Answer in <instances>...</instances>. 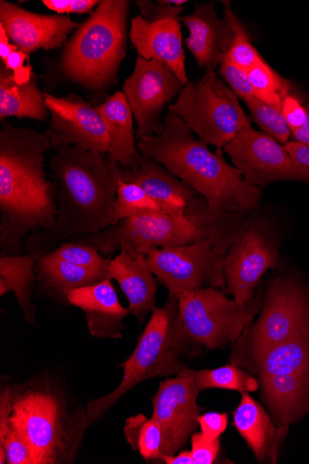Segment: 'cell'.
<instances>
[{"label":"cell","mask_w":309,"mask_h":464,"mask_svg":"<svg viewBox=\"0 0 309 464\" xmlns=\"http://www.w3.org/2000/svg\"><path fill=\"white\" fill-rule=\"evenodd\" d=\"M51 148L47 133L10 123L0 131L2 256H19L29 233L52 232L56 224L57 188L45 172V154Z\"/></svg>","instance_id":"obj_1"},{"label":"cell","mask_w":309,"mask_h":464,"mask_svg":"<svg viewBox=\"0 0 309 464\" xmlns=\"http://www.w3.org/2000/svg\"><path fill=\"white\" fill-rule=\"evenodd\" d=\"M163 123L161 135L139 138L141 155L163 165L202 196L213 212L245 216L257 208L261 191L226 160L223 150L213 153L178 116L168 112Z\"/></svg>","instance_id":"obj_2"},{"label":"cell","mask_w":309,"mask_h":464,"mask_svg":"<svg viewBox=\"0 0 309 464\" xmlns=\"http://www.w3.org/2000/svg\"><path fill=\"white\" fill-rule=\"evenodd\" d=\"M50 166L58 184V217L51 232L56 239L91 236L112 226L123 168L111 153L63 146Z\"/></svg>","instance_id":"obj_3"},{"label":"cell","mask_w":309,"mask_h":464,"mask_svg":"<svg viewBox=\"0 0 309 464\" xmlns=\"http://www.w3.org/2000/svg\"><path fill=\"white\" fill-rule=\"evenodd\" d=\"M244 216L213 212L204 202L184 217L161 213L130 218L94 235L77 236L72 240L92 246L104 255L120 250L123 244L147 256L151 250L214 240L228 249L246 220Z\"/></svg>","instance_id":"obj_4"},{"label":"cell","mask_w":309,"mask_h":464,"mask_svg":"<svg viewBox=\"0 0 309 464\" xmlns=\"http://www.w3.org/2000/svg\"><path fill=\"white\" fill-rule=\"evenodd\" d=\"M10 423L28 441L36 464L71 463L92 420L54 383L30 382L14 389Z\"/></svg>","instance_id":"obj_5"},{"label":"cell","mask_w":309,"mask_h":464,"mask_svg":"<svg viewBox=\"0 0 309 464\" xmlns=\"http://www.w3.org/2000/svg\"><path fill=\"white\" fill-rule=\"evenodd\" d=\"M131 355L119 366L123 369L121 384L110 394L87 404L86 412L95 423L123 396L149 379L176 376L189 368L185 359L197 355L201 346L188 334L178 297L170 296L155 308Z\"/></svg>","instance_id":"obj_6"},{"label":"cell","mask_w":309,"mask_h":464,"mask_svg":"<svg viewBox=\"0 0 309 464\" xmlns=\"http://www.w3.org/2000/svg\"><path fill=\"white\" fill-rule=\"evenodd\" d=\"M127 0H103L80 24L60 61L63 75L80 86L101 92L117 82L125 57Z\"/></svg>","instance_id":"obj_7"},{"label":"cell","mask_w":309,"mask_h":464,"mask_svg":"<svg viewBox=\"0 0 309 464\" xmlns=\"http://www.w3.org/2000/svg\"><path fill=\"white\" fill-rule=\"evenodd\" d=\"M259 382V397L277 427L309 412V326L245 368Z\"/></svg>","instance_id":"obj_8"},{"label":"cell","mask_w":309,"mask_h":464,"mask_svg":"<svg viewBox=\"0 0 309 464\" xmlns=\"http://www.w3.org/2000/svg\"><path fill=\"white\" fill-rule=\"evenodd\" d=\"M261 297L259 317L232 346L230 363L244 369L309 326V290L295 278L279 276Z\"/></svg>","instance_id":"obj_9"},{"label":"cell","mask_w":309,"mask_h":464,"mask_svg":"<svg viewBox=\"0 0 309 464\" xmlns=\"http://www.w3.org/2000/svg\"><path fill=\"white\" fill-rule=\"evenodd\" d=\"M168 108L169 113L185 121L202 142L219 150L251 126L238 97L213 70L189 82Z\"/></svg>","instance_id":"obj_10"},{"label":"cell","mask_w":309,"mask_h":464,"mask_svg":"<svg viewBox=\"0 0 309 464\" xmlns=\"http://www.w3.org/2000/svg\"><path fill=\"white\" fill-rule=\"evenodd\" d=\"M181 318L191 339L207 350L234 345L261 308V293L245 304L231 301L216 287L180 295Z\"/></svg>","instance_id":"obj_11"},{"label":"cell","mask_w":309,"mask_h":464,"mask_svg":"<svg viewBox=\"0 0 309 464\" xmlns=\"http://www.w3.org/2000/svg\"><path fill=\"white\" fill-rule=\"evenodd\" d=\"M228 248L214 240L158 248L147 255L154 276L168 289L169 295H180L206 287L227 289L225 258Z\"/></svg>","instance_id":"obj_12"},{"label":"cell","mask_w":309,"mask_h":464,"mask_svg":"<svg viewBox=\"0 0 309 464\" xmlns=\"http://www.w3.org/2000/svg\"><path fill=\"white\" fill-rule=\"evenodd\" d=\"M279 259V239L273 227L257 218L246 220L225 258V293L239 304L250 301L262 277Z\"/></svg>","instance_id":"obj_13"},{"label":"cell","mask_w":309,"mask_h":464,"mask_svg":"<svg viewBox=\"0 0 309 464\" xmlns=\"http://www.w3.org/2000/svg\"><path fill=\"white\" fill-rule=\"evenodd\" d=\"M184 88L181 80L166 64L139 56L134 72L122 87L138 122L139 138L162 134L164 109Z\"/></svg>","instance_id":"obj_14"},{"label":"cell","mask_w":309,"mask_h":464,"mask_svg":"<svg viewBox=\"0 0 309 464\" xmlns=\"http://www.w3.org/2000/svg\"><path fill=\"white\" fill-rule=\"evenodd\" d=\"M199 393L195 371L190 368L159 383L157 394L152 397L151 418L158 421L161 430L162 454L178 453L199 427Z\"/></svg>","instance_id":"obj_15"},{"label":"cell","mask_w":309,"mask_h":464,"mask_svg":"<svg viewBox=\"0 0 309 464\" xmlns=\"http://www.w3.org/2000/svg\"><path fill=\"white\" fill-rule=\"evenodd\" d=\"M45 99L52 116L46 133L53 148L73 146L113 155L111 137L96 107L75 95L57 98L45 93Z\"/></svg>","instance_id":"obj_16"},{"label":"cell","mask_w":309,"mask_h":464,"mask_svg":"<svg viewBox=\"0 0 309 464\" xmlns=\"http://www.w3.org/2000/svg\"><path fill=\"white\" fill-rule=\"evenodd\" d=\"M244 179L254 187L283 180H297L292 159L285 145L250 128L242 130L225 147Z\"/></svg>","instance_id":"obj_17"},{"label":"cell","mask_w":309,"mask_h":464,"mask_svg":"<svg viewBox=\"0 0 309 464\" xmlns=\"http://www.w3.org/2000/svg\"><path fill=\"white\" fill-rule=\"evenodd\" d=\"M225 16L219 18L212 4L197 5L195 13L181 17L189 31L187 48L200 69L215 70L227 56L236 37L237 15L230 2H224Z\"/></svg>","instance_id":"obj_18"},{"label":"cell","mask_w":309,"mask_h":464,"mask_svg":"<svg viewBox=\"0 0 309 464\" xmlns=\"http://www.w3.org/2000/svg\"><path fill=\"white\" fill-rule=\"evenodd\" d=\"M0 26L5 29L13 44L30 55L38 50L61 48L79 24L65 15L38 14L2 0Z\"/></svg>","instance_id":"obj_19"},{"label":"cell","mask_w":309,"mask_h":464,"mask_svg":"<svg viewBox=\"0 0 309 464\" xmlns=\"http://www.w3.org/2000/svg\"><path fill=\"white\" fill-rule=\"evenodd\" d=\"M121 180L140 186L163 214L173 217H184L206 200L163 165L143 155L135 166L123 169Z\"/></svg>","instance_id":"obj_20"},{"label":"cell","mask_w":309,"mask_h":464,"mask_svg":"<svg viewBox=\"0 0 309 464\" xmlns=\"http://www.w3.org/2000/svg\"><path fill=\"white\" fill-rule=\"evenodd\" d=\"M130 37L140 57L166 64L188 86L180 20L150 23L137 16L131 21Z\"/></svg>","instance_id":"obj_21"},{"label":"cell","mask_w":309,"mask_h":464,"mask_svg":"<svg viewBox=\"0 0 309 464\" xmlns=\"http://www.w3.org/2000/svg\"><path fill=\"white\" fill-rule=\"evenodd\" d=\"M68 304L83 312L88 331L97 339L117 340L122 336L123 322L130 312L121 304L111 279L72 290Z\"/></svg>","instance_id":"obj_22"},{"label":"cell","mask_w":309,"mask_h":464,"mask_svg":"<svg viewBox=\"0 0 309 464\" xmlns=\"http://www.w3.org/2000/svg\"><path fill=\"white\" fill-rule=\"evenodd\" d=\"M119 251V255L110 261L109 278L119 283L128 300L130 312L142 324L156 308V276L147 256L128 244H123Z\"/></svg>","instance_id":"obj_23"},{"label":"cell","mask_w":309,"mask_h":464,"mask_svg":"<svg viewBox=\"0 0 309 464\" xmlns=\"http://www.w3.org/2000/svg\"><path fill=\"white\" fill-rule=\"evenodd\" d=\"M234 427L258 462L277 463L280 445L288 428L277 427L269 412L248 393L242 394L234 411Z\"/></svg>","instance_id":"obj_24"},{"label":"cell","mask_w":309,"mask_h":464,"mask_svg":"<svg viewBox=\"0 0 309 464\" xmlns=\"http://www.w3.org/2000/svg\"><path fill=\"white\" fill-rule=\"evenodd\" d=\"M112 143L113 155L123 169L135 166L141 156L136 145L134 120L123 92H116L96 107Z\"/></svg>","instance_id":"obj_25"},{"label":"cell","mask_w":309,"mask_h":464,"mask_svg":"<svg viewBox=\"0 0 309 464\" xmlns=\"http://www.w3.org/2000/svg\"><path fill=\"white\" fill-rule=\"evenodd\" d=\"M35 274L40 287L57 301L68 304V294L74 289L96 285L107 278L58 257L53 251L39 256Z\"/></svg>","instance_id":"obj_26"},{"label":"cell","mask_w":309,"mask_h":464,"mask_svg":"<svg viewBox=\"0 0 309 464\" xmlns=\"http://www.w3.org/2000/svg\"><path fill=\"white\" fill-rule=\"evenodd\" d=\"M49 113L45 93L38 89L35 74L29 82L19 84L13 72L4 63L0 64V119L17 117L46 121Z\"/></svg>","instance_id":"obj_27"},{"label":"cell","mask_w":309,"mask_h":464,"mask_svg":"<svg viewBox=\"0 0 309 464\" xmlns=\"http://www.w3.org/2000/svg\"><path fill=\"white\" fill-rule=\"evenodd\" d=\"M39 252L27 256H2L0 257V278H3L14 292L24 319L35 324L36 308L32 302L35 282V265Z\"/></svg>","instance_id":"obj_28"},{"label":"cell","mask_w":309,"mask_h":464,"mask_svg":"<svg viewBox=\"0 0 309 464\" xmlns=\"http://www.w3.org/2000/svg\"><path fill=\"white\" fill-rule=\"evenodd\" d=\"M195 376L200 392L205 390L220 389L245 394L259 390V382L253 374L230 362L216 369L195 371Z\"/></svg>","instance_id":"obj_29"},{"label":"cell","mask_w":309,"mask_h":464,"mask_svg":"<svg viewBox=\"0 0 309 464\" xmlns=\"http://www.w3.org/2000/svg\"><path fill=\"white\" fill-rule=\"evenodd\" d=\"M247 75L256 97L282 111L283 101L291 92L289 81L263 59L247 71Z\"/></svg>","instance_id":"obj_30"},{"label":"cell","mask_w":309,"mask_h":464,"mask_svg":"<svg viewBox=\"0 0 309 464\" xmlns=\"http://www.w3.org/2000/svg\"><path fill=\"white\" fill-rule=\"evenodd\" d=\"M155 213L163 214L159 205L143 188L120 180L112 226L130 218Z\"/></svg>","instance_id":"obj_31"},{"label":"cell","mask_w":309,"mask_h":464,"mask_svg":"<svg viewBox=\"0 0 309 464\" xmlns=\"http://www.w3.org/2000/svg\"><path fill=\"white\" fill-rule=\"evenodd\" d=\"M255 121L265 133L282 144L289 142L292 135L282 111L253 97L245 101Z\"/></svg>","instance_id":"obj_32"},{"label":"cell","mask_w":309,"mask_h":464,"mask_svg":"<svg viewBox=\"0 0 309 464\" xmlns=\"http://www.w3.org/2000/svg\"><path fill=\"white\" fill-rule=\"evenodd\" d=\"M53 252L66 262L109 278L110 261L104 259L100 251L92 246L71 241L63 243Z\"/></svg>","instance_id":"obj_33"},{"label":"cell","mask_w":309,"mask_h":464,"mask_svg":"<svg viewBox=\"0 0 309 464\" xmlns=\"http://www.w3.org/2000/svg\"><path fill=\"white\" fill-rule=\"evenodd\" d=\"M235 26L236 37L227 58L237 66L247 72L261 61L262 57L251 44L248 33L238 18L236 20Z\"/></svg>","instance_id":"obj_34"},{"label":"cell","mask_w":309,"mask_h":464,"mask_svg":"<svg viewBox=\"0 0 309 464\" xmlns=\"http://www.w3.org/2000/svg\"><path fill=\"white\" fill-rule=\"evenodd\" d=\"M0 446L4 447L9 464H36L34 451L26 439L11 425L5 438L0 439Z\"/></svg>","instance_id":"obj_35"},{"label":"cell","mask_w":309,"mask_h":464,"mask_svg":"<svg viewBox=\"0 0 309 464\" xmlns=\"http://www.w3.org/2000/svg\"><path fill=\"white\" fill-rule=\"evenodd\" d=\"M218 72L223 75L230 89L238 98L245 102L256 97L247 72L234 64L227 57L220 63Z\"/></svg>","instance_id":"obj_36"},{"label":"cell","mask_w":309,"mask_h":464,"mask_svg":"<svg viewBox=\"0 0 309 464\" xmlns=\"http://www.w3.org/2000/svg\"><path fill=\"white\" fill-rule=\"evenodd\" d=\"M162 448V433L158 421L149 419L140 433L139 450L146 460L159 459Z\"/></svg>","instance_id":"obj_37"},{"label":"cell","mask_w":309,"mask_h":464,"mask_svg":"<svg viewBox=\"0 0 309 464\" xmlns=\"http://www.w3.org/2000/svg\"><path fill=\"white\" fill-rule=\"evenodd\" d=\"M191 453L195 464H212L216 460L219 450V439L209 440L201 432L193 433L191 436Z\"/></svg>","instance_id":"obj_38"},{"label":"cell","mask_w":309,"mask_h":464,"mask_svg":"<svg viewBox=\"0 0 309 464\" xmlns=\"http://www.w3.org/2000/svg\"><path fill=\"white\" fill-rule=\"evenodd\" d=\"M137 5L141 12V17L147 22L156 23L163 20H180L184 7L155 5L150 0H139Z\"/></svg>","instance_id":"obj_39"},{"label":"cell","mask_w":309,"mask_h":464,"mask_svg":"<svg viewBox=\"0 0 309 464\" xmlns=\"http://www.w3.org/2000/svg\"><path fill=\"white\" fill-rule=\"evenodd\" d=\"M282 113L289 125L291 132L300 129L309 117V110L303 105L300 98L292 92L283 101Z\"/></svg>","instance_id":"obj_40"},{"label":"cell","mask_w":309,"mask_h":464,"mask_svg":"<svg viewBox=\"0 0 309 464\" xmlns=\"http://www.w3.org/2000/svg\"><path fill=\"white\" fill-rule=\"evenodd\" d=\"M201 433L209 440L219 439L228 427L229 416L227 412H206L198 418Z\"/></svg>","instance_id":"obj_41"},{"label":"cell","mask_w":309,"mask_h":464,"mask_svg":"<svg viewBox=\"0 0 309 464\" xmlns=\"http://www.w3.org/2000/svg\"><path fill=\"white\" fill-rule=\"evenodd\" d=\"M285 146L292 159L297 180L309 182V147L296 141H289Z\"/></svg>","instance_id":"obj_42"},{"label":"cell","mask_w":309,"mask_h":464,"mask_svg":"<svg viewBox=\"0 0 309 464\" xmlns=\"http://www.w3.org/2000/svg\"><path fill=\"white\" fill-rule=\"evenodd\" d=\"M28 60L29 55L17 49L5 63H2L13 72L14 80L17 83L23 84L29 82L34 75L31 65L25 64Z\"/></svg>","instance_id":"obj_43"},{"label":"cell","mask_w":309,"mask_h":464,"mask_svg":"<svg viewBox=\"0 0 309 464\" xmlns=\"http://www.w3.org/2000/svg\"><path fill=\"white\" fill-rule=\"evenodd\" d=\"M14 400V388H6L0 394V439L5 438L11 428Z\"/></svg>","instance_id":"obj_44"},{"label":"cell","mask_w":309,"mask_h":464,"mask_svg":"<svg viewBox=\"0 0 309 464\" xmlns=\"http://www.w3.org/2000/svg\"><path fill=\"white\" fill-rule=\"evenodd\" d=\"M149 419L144 414H139L127 419L123 432L124 438L132 450H139L141 430Z\"/></svg>","instance_id":"obj_45"},{"label":"cell","mask_w":309,"mask_h":464,"mask_svg":"<svg viewBox=\"0 0 309 464\" xmlns=\"http://www.w3.org/2000/svg\"><path fill=\"white\" fill-rule=\"evenodd\" d=\"M101 3L99 0H71L70 14H92Z\"/></svg>","instance_id":"obj_46"},{"label":"cell","mask_w":309,"mask_h":464,"mask_svg":"<svg viewBox=\"0 0 309 464\" xmlns=\"http://www.w3.org/2000/svg\"><path fill=\"white\" fill-rule=\"evenodd\" d=\"M17 49L14 44H11L5 29L0 26V60L2 63H5Z\"/></svg>","instance_id":"obj_47"},{"label":"cell","mask_w":309,"mask_h":464,"mask_svg":"<svg viewBox=\"0 0 309 464\" xmlns=\"http://www.w3.org/2000/svg\"><path fill=\"white\" fill-rule=\"evenodd\" d=\"M159 459H161L167 464H195L191 451L187 450L174 455L161 453Z\"/></svg>","instance_id":"obj_48"},{"label":"cell","mask_w":309,"mask_h":464,"mask_svg":"<svg viewBox=\"0 0 309 464\" xmlns=\"http://www.w3.org/2000/svg\"><path fill=\"white\" fill-rule=\"evenodd\" d=\"M42 4L60 15L70 14L71 0H43Z\"/></svg>","instance_id":"obj_49"},{"label":"cell","mask_w":309,"mask_h":464,"mask_svg":"<svg viewBox=\"0 0 309 464\" xmlns=\"http://www.w3.org/2000/svg\"><path fill=\"white\" fill-rule=\"evenodd\" d=\"M296 142L309 147V117L300 129L292 132Z\"/></svg>","instance_id":"obj_50"},{"label":"cell","mask_w":309,"mask_h":464,"mask_svg":"<svg viewBox=\"0 0 309 464\" xmlns=\"http://www.w3.org/2000/svg\"><path fill=\"white\" fill-rule=\"evenodd\" d=\"M158 3L165 5H172L178 7H183L184 5L188 4V0H159Z\"/></svg>","instance_id":"obj_51"},{"label":"cell","mask_w":309,"mask_h":464,"mask_svg":"<svg viewBox=\"0 0 309 464\" xmlns=\"http://www.w3.org/2000/svg\"><path fill=\"white\" fill-rule=\"evenodd\" d=\"M11 291V286L3 278H0V296L4 297Z\"/></svg>","instance_id":"obj_52"},{"label":"cell","mask_w":309,"mask_h":464,"mask_svg":"<svg viewBox=\"0 0 309 464\" xmlns=\"http://www.w3.org/2000/svg\"><path fill=\"white\" fill-rule=\"evenodd\" d=\"M0 463H7V455L4 447L0 446Z\"/></svg>","instance_id":"obj_53"}]
</instances>
